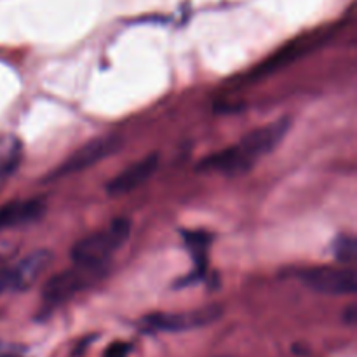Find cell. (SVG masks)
Wrapping results in <instances>:
<instances>
[{
    "instance_id": "cell-1",
    "label": "cell",
    "mask_w": 357,
    "mask_h": 357,
    "mask_svg": "<svg viewBox=\"0 0 357 357\" xmlns=\"http://www.w3.org/2000/svg\"><path fill=\"white\" fill-rule=\"evenodd\" d=\"M289 131L288 119L271 122L244 136L237 145L229 146L218 153L206 157L199 164L202 171H218L227 176H239L248 173L255 164L274 152Z\"/></svg>"
},
{
    "instance_id": "cell-2",
    "label": "cell",
    "mask_w": 357,
    "mask_h": 357,
    "mask_svg": "<svg viewBox=\"0 0 357 357\" xmlns=\"http://www.w3.org/2000/svg\"><path fill=\"white\" fill-rule=\"evenodd\" d=\"M131 236V223L126 218H117L107 229L84 237L73 246L72 260L75 265L89 268H101Z\"/></svg>"
},
{
    "instance_id": "cell-3",
    "label": "cell",
    "mask_w": 357,
    "mask_h": 357,
    "mask_svg": "<svg viewBox=\"0 0 357 357\" xmlns=\"http://www.w3.org/2000/svg\"><path fill=\"white\" fill-rule=\"evenodd\" d=\"M222 316L218 305L201 307V309L185 310V312H160L150 314L143 319V326L150 331H164V333H181V331L197 330L213 324Z\"/></svg>"
},
{
    "instance_id": "cell-4",
    "label": "cell",
    "mask_w": 357,
    "mask_h": 357,
    "mask_svg": "<svg viewBox=\"0 0 357 357\" xmlns=\"http://www.w3.org/2000/svg\"><path fill=\"white\" fill-rule=\"evenodd\" d=\"M302 281L312 291L328 296L354 295L357 291V274L351 267H317L303 271Z\"/></svg>"
},
{
    "instance_id": "cell-5",
    "label": "cell",
    "mask_w": 357,
    "mask_h": 357,
    "mask_svg": "<svg viewBox=\"0 0 357 357\" xmlns=\"http://www.w3.org/2000/svg\"><path fill=\"white\" fill-rule=\"evenodd\" d=\"M121 145V139L117 136H101L80 146L77 152H73L65 162L59 164L54 171L47 176V180H59V178L72 176L75 173H82L87 167L96 166L105 157L112 155Z\"/></svg>"
},
{
    "instance_id": "cell-6",
    "label": "cell",
    "mask_w": 357,
    "mask_h": 357,
    "mask_svg": "<svg viewBox=\"0 0 357 357\" xmlns=\"http://www.w3.org/2000/svg\"><path fill=\"white\" fill-rule=\"evenodd\" d=\"M98 274H101V268L80 267V265H75L70 271L59 272L44 284V298L49 303H59L63 300H68L77 291L87 288Z\"/></svg>"
},
{
    "instance_id": "cell-7",
    "label": "cell",
    "mask_w": 357,
    "mask_h": 357,
    "mask_svg": "<svg viewBox=\"0 0 357 357\" xmlns=\"http://www.w3.org/2000/svg\"><path fill=\"white\" fill-rule=\"evenodd\" d=\"M159 167V155L157 153H150V155L143 157V159L136 160L131 166L126 167L119 174H115L110 181L107 183V194L108 195H126L129 192L136 190L142 187L143 183L153 176V173Z\"/></svg>"
},
{
    "instance_id": "cell-8",
    "label": "cell",
    "mask_w": 357,
    "mask_h": 357,
    "mask_svg": "<svg viewBox=\"0 0 357 357\" xmlns=\"http://www.w3.org/2000/svg\"><path fill=\"white\" fill-rule=\"evenodd\" d=\"M52 264V253L49 250L31 251L10 268V291H26Z\"/></svg>"
},
{
    "instance_id": "cell-9",
    "label": "cell",
    "mask_w": 357,
    "mask_h": 357,
    "mask_svg": "<svg viewBox=\"0 0 357 357\" xmlns=\"http://www.w3.org/2000/svg\"><path fill=\"white\" fill-rule=\"evenodd\" d=\"M45 211V204L38 199L28 201H14L0 208V230L14 229V227L26 225L37 222Z\"/></svg>"
},
{
    "instance_id": "cell-10",
    "label": "cell",
    "mask_w": 357,
    "mask_h": 357,
    "mask_svg": "<svg viewBox=\"0 0 357 357\" xmlns=\"http://www.w3.org/2000/svg\"><path fill=\"white\" fill-rule=\"evenodd\" d=\"M21 155H23V150H21L20 139L13 136L0 138V178L7 176L16 169Z\"/></svg>"
},
{
    "instance_id": "cell-11",
    "label": "cell",
    "mask_w": 357,
    "mask_h": 357,
    "mask_svg": "<svg viewBox=\"0 0 357 357\" xmlns=\"http://www.w3.org/2000/svg\"><path fill=\"white\" fill-rule=\"evenodd\" d=\"M333 255L342 265H352L357 258V241L354 236L342 234L333 243Z\"/></svg>"
},
{
    "instance_id": "cell-12",
    "label": "cell",
    "mask_w": 357,
    "mask_h": 357,
    "mask_svg": "<svg viewBox=\"0 0 357 357\" xmlns=\"http://www.w3.org/2000/svg\"><path fill=\"white\" fill-rule=\"evenodd\" d=\"M185 239H187L188 251L194 257L197 267H206V251L209 246V236L204 232H187L185 234Z\"/></svg>"
},
{
    "instance_id": "cell-13",
    "label": "cell",
    "mask_w": 357,
    "mask_h": 357,
    "mask_svg": "<svg viewBox=\"0 0 357 357\" xmlns=\"http://www.w3.org/2000/svg\"><path fill=\"white\" fill-rule=\"evenodd\" d=\"M131 352V345L128 342H114L107 347L103 357H129Z\"/></svg>"
},
{
    "instance_id": "cell-14",
    "label": "cell",
    "mask_w": 357,
    "mask_h": 357,
    "mask_svg": "<svg viewBox=\"0 0 357 357\" xmlns=\"http://www.w3.org/2000/svg\"><path fill=\"white\" fill-rule=\"evenodd\" d=\"M7 291H10V268L2 267L0 268V296Z\"/></svg>"
},
{
    "instance_id": "cell-15",
    "label": "cell",
    "mask_w": 357,
    "mask_h": 357,
    "mask_svg": "<svg viewBox=\"0 0 357 357\" xmlns=\"http://www.w3.org/2000/svg\"><path fill=\"white\" fill-rule=\"evenodd\" d=\"M0 357H24L23 351L16 345H10V344H2L0 342Z\"/></svg>"
},
{
    "instance_id": "cell-16",
    "label": "cell",
    "mask_w": 357,
    "mask_h": 357,
    "mask_svg": "<svg viewBox=\"0 0 357 357\" xmlns=\"http://www.w3.org/2000/svg\"><path fill=\"white\" fill-rule=\"evenodd\" d=\"M345 319H347V323L349 324H354L356 323V305H351V307H349V309H347V312H345Z\"/></svg>"
}]
</instances>
